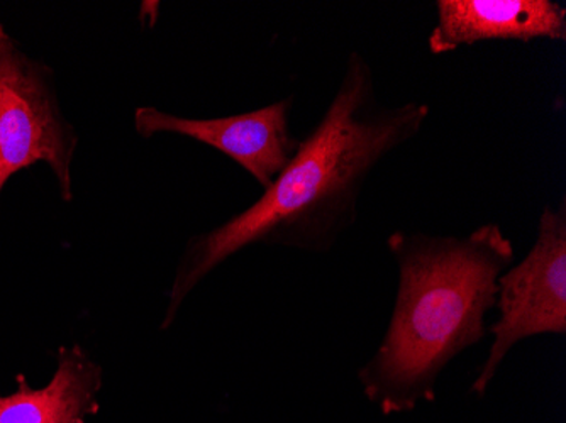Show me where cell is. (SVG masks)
Masks as SVG:
<instances>
[{"label":"cell","instance_id":"7","mask_svg":"<svg viewBox=\"0 0 566 423\" xmlns=\"http://www.w3.org/2000/svg\"><path fill=\"white\" fill-rule=\"evenodd\" d=\"M18 381L15 393L0 396V423H85L97 412L101 369L78 346L60 349L55 377L41 390Z\"/></svg>","mask_w":566,"mask_h":423},{"label":"cell","instance_id":"2","mask_svg":"<svg viewBox=\"0 0 566 423\" xmlns=\"http://www.w3.org/2000/svg\"><path fill=\"white\" fill-rule=\"evenodd\" d=\"M387 247L399 268L396 304L377 351L358 369L365 396L384 416L436 402L444 369L489 336L497 278L514 264L497 224L467 235L396 231Z\"/></svg>","mask_w":566,"mask_h":423},{"label":"cell","instance_id":"3","mask_svg":"<svg viewBox=\"0 0 566 423\" xmlns=\"http://www.w3.org/2000/svg\"><path fill=\"white\" fill-rule=\"evenodd\" d=\"M75 129L56 97L53 72L25 55L0 24V197L19 171L46 163L65 202H72Z\"/></svg>","mask_w":566,"mask_h":423},{"label":"cell","instance_id":"1","mask_svg":"<svg viewBox=\"0 0 566 423\" xmlns=\"http://www.w3.org/2000/svg\"><path fill=\"white\" fill-rule=\"evenodd\" d=\"M422 102L381 104L370 62L352 51L326 113L253 205L187 244L164 327L187 295L226 260L251 244L327 253L358 219L359 197L378 165L428 123Z\"/></svg>","mask_w":566,"mask_h":423},{"label":"cell","instance_id":"5","mask_svg":"<svg viewBox=\"0 0 566 423\" xmlns=\"http://www.w3.org/2000/svg\"><path fill=\"white\" fill-rule=\"evenodd\" d=\"M292 98H282L262 109L216 119H189L155 107H139L135 127L142 138L177 135L211 146L247 170L263 190L297 151L291 133Z\"/></svg>","mask_w":566,"mask_h":423},{"label":"cell","instance_id":"4","mask_svg":"<svg viewBox=\"0 0 566 423\" xmlns=\"http://www.w3.org/2000/svg\"><path fill=\"white\" fill-rule=\"evenodd\" d=\"M499 319L489 327L491 351L470 391L485 396L502 362L530 337L566 334V200L546 205L530 253L497 278Z\"/></svg>","mask_w":566,"mask_h":423},{"label":"cell","instance_id":"6","mask_svg":"<svg viewBox=\"0 0 566 423\" xmlns=\"http://www.w3.org/2000/svg\"><path fill=\"white\" fill-rule=\"evenodd\" d=\"M432 55L485 41L566 40V8L555 0H438Z\"/></svg>","mask_w":566,"mask_h":423}]
</instances>
